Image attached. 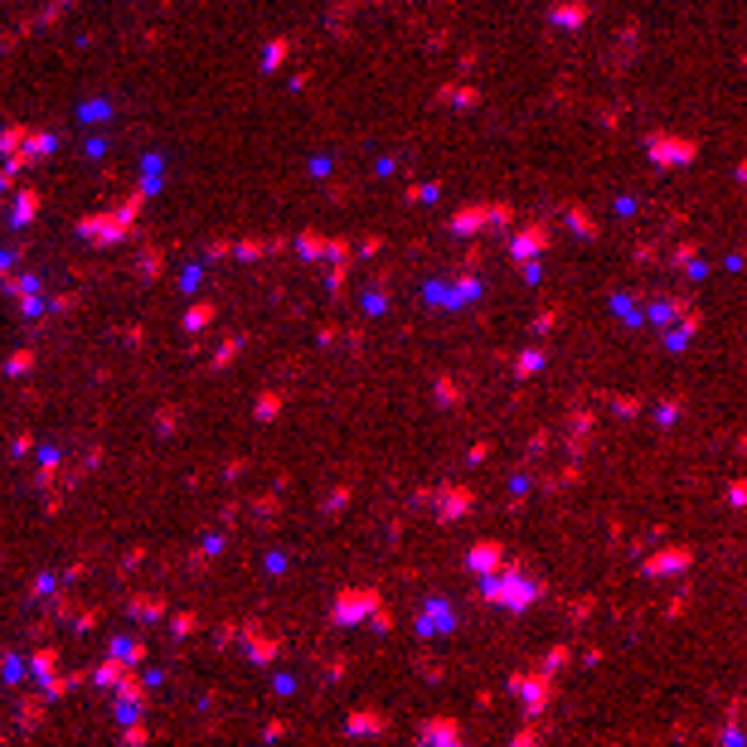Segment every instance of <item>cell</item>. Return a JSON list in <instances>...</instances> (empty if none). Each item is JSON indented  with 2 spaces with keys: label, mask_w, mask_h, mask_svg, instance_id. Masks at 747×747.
Instances as JSON below:
<instances>
[{
  "label": "cell",
  "mask_w": 747,
  "mask_h": 747,
  "mask_svg": "<svg viewBox=\"0 0 747 747\" xmlns=\"http://www.w3.org/2000/svg\"><path fill=\"white\" fill-rule=\"evenodd\" d=\"M490 558H500V548H490V544H481V548H476V554H471V563H476V568H486Z\"/></svg>",
  "instance_id": "cell-1"
}]
</instances>
